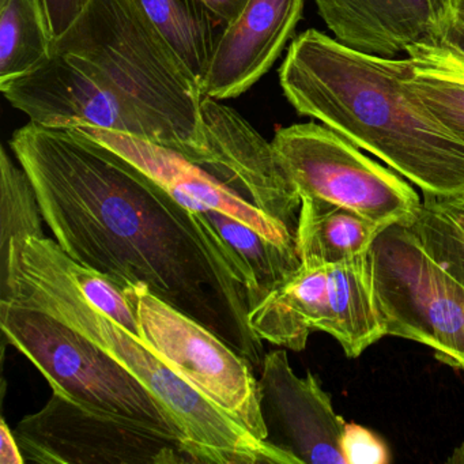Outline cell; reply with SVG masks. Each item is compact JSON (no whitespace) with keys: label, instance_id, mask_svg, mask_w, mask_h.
Instances as JSON below:
<instances>
[{"label":"cell","instance_id":"6da1fadb","mask_svg":"<svg viewBox=\"0 0 464 464\" xmlns=\"http://www.w3.org/2000/svg\"><path fill=\"white\" fill-rule=\"evenodd\" d=\"M10 148L72 260L121 289L148 287L262 366L263 341L248 320L251 274L200 211L75 127L29 121Z\"/></svg>","mask_w":464,"mask_h":464},{"label":"cell","instance_id":"7a4b0ae2","mask_svg":"<svg viewBox=\"0 0 464 464\" xmlns=\"http://www.w3.org/2000/svg\"><path fill=\"white\" fill-rule=\"evenodd\" d=\"M29 121L208 156L200 81L132 0H89L36 70L0 89Z\"/></svg>","mask_w":464,"mask_h":464},{"label":"cell","instance_id":"3957f363","mask_svg":"<svg viewBox=\"0 0 464 464\" xmlns=\"http://www.w3.org/2000/svg\"><path fill=\"white\" fill-rule=\"evenodd\" d=\"M414 63L353 50L316 29L298 34L279 85L300 116L322 121L414 184L422 197L464 192V140L401 80Z\"/></svg>","mask_w":464,"mask_h":464},{"label":"cell","instance_id":"277c9868","mask_svg":"<svg viewBox=\"0 0 464 464\" xmlns=\"http://www.w3.org/2000/svg\"><path fill=\"white\" fill-rule=\"evenodd\" d=\"M0 303L58 317L129 369L161 401L197 464H301L181 379L143 341L92 305L53 256L50 237L14 241L0 254Z\"/></svg>","mask_w":464,"mask_h":464},{"label":"cell","instance_id":"5b68a950","mask_svg":"<svg viewBox=\"0 0 464 464\" xmlns=\"http://www.w3.org/2000/svg\"><path fill=\"white\" fill-rule=\"evenodd\" d=\"M0 327L9 343L42 372L53 391L89 409L145 420L181 436L169 412L143 382L58 317L0 303Z\"/></svg>","mask_w":464,"mask_h":464},{"label":"cell","instance_id":"8992f818","mask_svg":"<svg viewBox=\"0 0 464 464\" xmlns=\"http://www.w3.org/2000/svg\"><path fill=\"white\" fill-rule=\"evenodd\" d=\"M371 260L385 336L430 347L440 362L464 373V285L401 225L377 236Z\"/></svg>","mask_w":464,"mask_h":464},{"label":"cell","instance_id":"52a82bcc","mask_svg":"<svg viewBox=\"0 0 464 464\" xmlns=\"http://www.w3.org/2000/svg\"><path fill=\"white\" fill-rule=\"evenodd\" d=\"M271 145L300 198L343 206L384 229L410 227L420 214L422 199L403 176L369 159L324 124L284 127Z\"/></svg>","mask_w":464,"mask_h":464},{"label":"cell","instance_id":"ba28073f","mask_svg":"<svg viewBox=\"0 0 464 464\" xmlns=\"http://www.w3.org/2000/svg\"><path fill=\"white\" fill-rule=\"evenodd\" d=\"M26 463L189 464L180 434L145 420L89 409L53 391L14 428Z\"/></svg>","mask_w":464,"mask_h":464},{"label":"cell","instance_id":"9c48e42d","mask_svg":"<svg viewBox=\"0 0 464 464\" xmlns=\"http://www.w3.org/2000/svg\"><path fill=\"white\" fill-rule=\"evenodd\" d=\"M140 327V338L181 379L267 441L254 365L202 323L178 311L146 286L123 289Z\"/></svg>","mask_w":464,"mask_h":464},{"label":"cell","instance_id":"30bf717a","mask_svg":"<svg viewBox=\"0 0 464 464\" xmlns=\"http://www.w3.org/2000/svg\"><path fill=\"white\" fill-rule=\"evenodd\" d=\"M260 368V410L267 441L301 464H344L341 437L346 422L316 376L311 372L297 376L285 349L265 354Z\"/></svg>","mask_w":464,"mask_h":464},{"label":"cell","instance_id":"8fae6325","mask_svg":"<svg viewBox=\"0 0 464 464\" xmlns=\"http://www.w3.org/2000/svg\"><path fill=\"white\" fill-rule=\"evenodd\" d=\"M74 129V127H72ZM131 162L181 205L195 211L217 210L259 232L273 243L295 248V233L222 183L202 165L172 149L121 132L75 127Z\"/></svg>","mask_w":464,"mask_h":464},{"label":"cell","instance_id":"7c38bea8","mask_svg":"<svg viewBox=\"0 0 464 464\" xmlns=\"http://www.w3.org/2000/svg\"><path fill=\"white\" fill-rule=\"evenodd\" d=\"M320 18L342 44L395 58L422 43L447 37L458 0H314Z\"/></svg>","mask_w":464,"mask_h":464},{"label":"cell","instance_id":"4fadbf2b","mask_svg":"<svg viewBox=\"0 0 464 464\" xmlns=\"http://www.w3.org/2000/svg\"><path fill=\"white\" fill-rule=\"evenodd\" d=\"M304 4L305 0H249L219 34L200 80L203 94L224 102L256 85L295 34Z\"/></svg>","mask_w":464,"mask_h":464},{"label":"cell","instance_id":"5bb4252c","mask_svg":"<svg viewBox=\"0 0 464 464\" xmlns=\"http://www.w3.org/2000/svg\"><path fill=\"white\" fill-rule=\"evenodd\" d=\"M327 266H305L281 286L249 308L248 320L263 341L285 349H305L312 331H327L330 323Z\"/></svg>","mask_w":464,"mask_h":464},{"label":"cell","instance_id":"9a60e30c","mask_svg":"<svg viewBox=\"0 0 464 464\" xmlns=\"http://www.w3.org/2000/svg\"><path fill=\"white\" fill-rule=\"evenodd\" d=\"M331 317L325 334L357 358L385 336L374 295L371 251L327 266Z\"/></svg>","mask_w":464,"mask_h":464},{"label":"cell","instance_id":"2e32d148","mask_svg":"<svg viewBox=\"0 0 464 464\" xmlns=\"http://www.w3.org/2000/svg\"><path fill=\"white\" fill-rule=\"evenodd\" d=\"M384 227L341 205L301 198L295 248L305 266H328L368 254Z\"/></svg>","mask_w":464,"mask_h":464},{"label":"cell","instance_id":"e0dca14e","mask_svg":"<svg viewBox=\"0 0 464 464\" xmlns=\"http://www.w3.org/2000/svg\"><path fill=\"white\" fill-rule=\"evenodd\" d=\"M219 237L240 257L252 276L249 308L289 281L301 267L297 248L279 246L248 225L217 210L200 211Z\"/></svg>","mask_w":464,"mask_h":464},{"label":"cell","instance_id":"ac0fdd59","mask_svg":"<svg viewBox=\"0 0 464 464\" xmlns=\"http://www.w3.org/2000/svg\"><path fill=\"white\" fill-rule=\"evenodd\" d=\"M189 70L202 80L219 23L202 0H132Z\"/></svg>","mask_w":464,"mask_h":464},{"label":"cell","instance_id":"d6986e66","mask_svg":"<svg viewBox=\"0 0 464 464\" xmlns=\"http://www.w3.org/2000/svg\"><path fill=\"white\" fill-rule=\"evenodd\" d=\"M53 40L42 0L0 5V89L47 61Z\"/></svg>","mask_w":464,"mask_h":464},{"label":"cell","instance_id":"ffe728a7","mask_svg":"<svg viewBox=\"0 0 464 464\" xmlns=\"http://www.w3.org/2000/svg\"><path fill=\"white\" fill-rule=\"evenodd\" d=\"M407 227L423 248L464 285V192L422 197L420 214Z\"/></svg>","mask_w":464,"mask_h":464},{"label":"cell","instance_id":"44dd1931","mask_svg":"<svg viewBox=\"0 0 464 464\" xmlns=\"http://www.w3.org/2000/svg\"><path fill=\"white\" fill-rule=\"evenodd\" d=\"M44 217L34 183L20 162L0 150V254L10 244L31 237H45Z\"/></svg>","mask_w":464,"mask_h":464},{"label":"cell","instance_id":"7402d4cb","mask_svg":"<svg viewBox=\"0 0 464 464\" xmlns=\"http://www.w3.org/2000/svg\"><path fill=\"white\" fill-rule=\"evenodd\" d=\"M401 83L407 93L420 100L447 129L464 140L463 78L414 64Z\"/></svg>","mask_w":464,"mask_h":464},{"label":"cell","instance_id":"603a6c76","mask_svg":"<svg viewBox=\"0 0 464 464\" xmlns=\"http://www.w3.org/2000/svg\"><path fill=\"white\" fill-rule=\"evenodd\" d=\"M50 246L61 267L74 281L80 292L91 301L92 305L104 312L130 333L140 336V323L123 289L108 276L72 260L53 238H50Z\"/></svg>","mask_w":464,"mask_h":464},{"label":"cell","instance_id":"cb8c5ba5","mask_svg":"<svg viewBox=\"0 0 464 464\" xmlns=\"http://www.w3.org/2000/svg\"><path fill=\"white\" fill-rule=\"evenodd\" d=\"M344 464H385L390 450L379 434L357 423H346L341 437Z\"/></svg>","mask_w":464,"mask_h":464},{"label":"cell","instance_id":"d4e9b609","mask_svg":"<svg viewBox=\"0 0 464 464\" xmlns=\"http://www.w3.org/2000/svg\"><path fill=\"white\" fill-rule=\"evenodd\" d=\"M89 0H42L48 28L53 39L61 36L77 20Z\"/></svg>","mask_w":464,"mask_h":464},{"label":"cell","instance_id":"484cf974","mask_svg":"<svg viewBox=\"0 0 464 464\" xmlns=\"http://www.w3.org/2000/svg\"><path fill=\"white\" fill-rule=\"evenodd\" d=\"M24 458L20 444L15 439L14 431L9 428L6 420H0V464H24Z\"/></svg>","mask_w":464,"mask_h":464},{"label":"cell","instance_id":"4316f807","mask_svg":"<svg viewBox=\"0 0 464 464\" xmlns=\"http://www.w3.org/2000/svg\"><path fill=\"white\" fill-rule=\"evenodd\" d=\"M202 2L208 7L211 14L225 26L229 25L241 14L249 0H202Z\"/></svg>","mask_w":464,"mask_h":464},{"label":"cell","instance_id":"83f0119b","mask_svg":"<svg viewBox=\"0 0 464 464\" xmlns=\"http://www.w3.org/2000/svg\"><path fill=\"white\" fill-rule=\"evenodd\" d=\"M444 40L464 53V21L456 20Z\"/></svg>","mask_w":464,"mask_h":464},{"label":"cell","instance_id":"f1b7e54d","mask_svg":"<svg viewBox=\"0 0 464 464\" xmlns=\"http://www.w3.org/2000/svg\"><path fill=\"white\" fill-rule=\"evenodd\" d=\"M447 463L464 464V442L453 450L452 455L447 459Z\"/></svg>","mask_w":464,"mask_h":464},{"label":"cell","instance_id":"f546056e","mask_svg":"<svg viewBox=\"0 0 464 464\" xmlns=\"http://www.w3.org/2000/svg\"><path fill=\"white\" fill-rule=\"evenodd\" d=\"M456 20L464 21V0H458V9H456Z\"/></svg>","mask_w":464,"mask_h":464},{"label":"cell","instance_id":"4dcf8cb0","mask_svg":"<svg viewBox=\"0 0 464 464\" xmlns=\"http://www.w3.org/2000/svg\"><path fill=\"white\" fill-rule=\"evenodd\" d=\"M4 2H6V0H0V5L4 4Z\"/></svg>","mask_w":464,"mask_h":464}]
</instances>
